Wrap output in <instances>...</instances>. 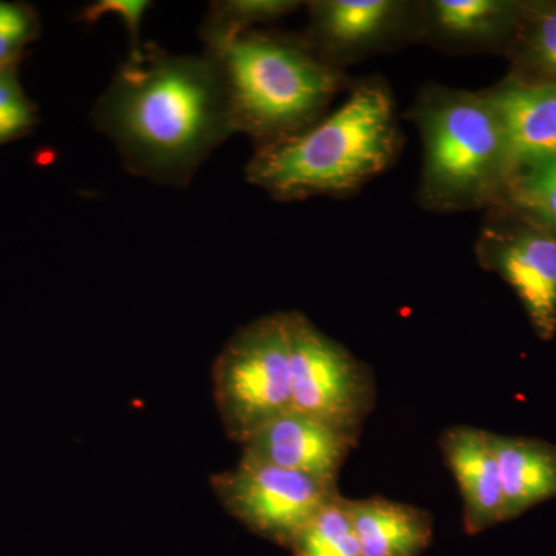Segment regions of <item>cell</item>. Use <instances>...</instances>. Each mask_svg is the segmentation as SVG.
Returning a JSON list of instances; mask_svg holds the SVG:
<instances>
[{
	"instance_id": "6da1fadb",
	"label": "cell",
	"mask_w": 556,
	"mask_h": 556,
	"mask_svg": "<svg viewBox=\"0 0 556 556\" xmlns=\"http://www.w3.org/2000/svg\"><path fill=\"white\" fill-rule=\"evenodd\" d=\"M91 121L131 175L175 188L233 134L214 54H172L153 42L119 65Z\"/></svg>"
},
{
	"instance_id": "7a4b0ae2",
	"label": "cell",
	"mask_w": 556,
	"mask_h": 556,
	"mask_svg": "<svg viewBox=\"0 0 556 556\" xmlns=\"http://www.w3.org/2000/svg\"><path fill=\"white\" fill-rule=\"evenodd\" d=\"M331 115L294 137L255 146L247 179L274 200L345 199L386 174L404 146L396 101L380 76L354 80Z\"/></svg>"
},
{
	"instance_id": "3957f363",
	"label": "cell",
	"mask_w": 556,
	"mask_h": 556,
	"mask_svg": "<svg viewBox=\"0 0 556 556\" xmlns=\"http://www.w3.org/2000/svg\"><path fill=\"white\" fill-rule=\"evenodd\" d=\"M206 51L222 70L233 134L248 135L255 146L309 129L354 84L294 33L254 28Z\"/></svg>"
},
{
	"instance_id": "277c9868",
	"label": "cell",
	"mask_w": 556,
	"mask_h": 556,
	"mask_svg": "<svg viewBox=\"0 0 556 556\" xmlns=\"http://www.w3.org/2000/svg\"><path fill=\"white\" fill-rule=\"evenodd\" d=\"M407 118L422 139L417 201L438 214L497 206L511 177L506 134L486 91L426 84Z\"/></svg>"
},
{
	"instance_id": "5b68a950",
	"label": "cell",
	"mask_w": 556,
	"mask_h": 556,
	"mask_svg": "<svg viewBox=\"0 0 556 556\" xmlns=\"http://www.w3.org/2000/svg\"><path fill=\"white\" fill-rule=\"evenodd\" d=\"M212 386L223 427L240 445L291 409L287 313L240 328L215 358Z\"/></svg>"
},
{
	"instance_id": "8992f818",
	"label": "cell",
	"mask_w": 556,
	"mask_h": 556,
	"mask_svg": "<svg viewBox=\"0 0 556 556\" xmlns=\"http://www.w3.org/2000/svg\"><path fill=\"white\" fill-rule=\"evenodd\" d=\"M287 331L292 409L361 434L376 404L371 369L298 311Z\"/></svg>"
},
{
	"instance_id": "52a82bcc",
	"label": "cell",
	"mask_w": 556,
	"mask_h": 556,
	"mask_svg": "<svg viewBox=\"0 0 556 556\" xmlns=\"http://www.w3.org/2000/svg\"><path fill=\"white\" fill-rule=\"evenodd\" d=\"M479 266L514 289L533 332L556 336V230L504 206L486 211L477 240Z\"/></svg>"
},
{
	"instance_id": "ba28073f",
	"label": "cell",
	"mask_w": 556,
	"mask_h": 556,
	"mask_svg": "<svg viewBox=\"0 0 556 556\" xmlns=\"http://www.w3.org/2000/svg\"><path fill=\"white\" fill-rule=\"evenodd\" d=\"M211 485L232 517L287 546L325 504L339 495L338 482L247 459L214 475Z\"/></svg>"
},
{
	"instance_id": "9c48e42d",
	"label": "cell",
	"mask_w": 556,
	"mask_h": 556,
	"mask_svg": "<svg viewBox=\"0 0 556 556\" xmlns=\"http://www.w3.org/2000/svg\"><path fill=\"white\" fill-rule=\"evenodd\" d=\"M303 38L332 67L417 43L419 0H313Z\"/></svg>"
},
{
	"instance_id": "30bf717a",
	"label": "cell",
	"mask_w": 556,
	"mask_h": 556,
	"mask_svg": "<svg viewBox=\"0 0 556 556\" xmlns=\"http://www.w3.org/2000/svg\"><path fill=\"white\" fill-rule=\"evenodd\" d=\"M358 437L291 408L241 444V459L338 482L340 468L356 448Z\"/></svg>"
},
{
	"instance_id": "8fae6325",
	"label": "cell",
	"mask_w": 556,
	"mask_h": 556,
	"mask_svg": "<svg viewBox=\"0 0 556 556\" xmlns=\"http://www.w3.org/2000/svg\"><path fill=\"white\" fill-rule=\"evenodd\" d=\"M522 0H420L417 43L442 53H506Z\"/></svg>"
},
{
	"instance_id": "7c38bea8",
	"label": "cell",
	"mask_w": 556,
	"mask_h": 556,
	"mask_svg": "<svg viewBox=\"0 0 556 556\" xmlns=\"http://www.w3.org/2000/svg\"><path fill=\"white\" fill-rule=\"evenodd\" d=\"M439 447L463 496L467 535H479L506 522L492 431L470 426L450 427L439 439Z\"/></svg>"
},
{
	"instance_id": "4fadbf2b",
	"label": "cell",
	"mask_w": 556,
	"mask_h": 556,
	"mask_svg": "<svg viewBox=\"0 0 556 556\" xmlns=\"http://www.w3.org/2000/svg\"><path fill=\"white\" fill-rule=\"evenodd\" d=\"M485 91L503 123L511 175L556 156L555 84L507 75Z\"/></svg>"
},
{
	"instance_id": "5bb4252c",
	"label": "cell",
	"mask_w": 556,
	"mask_h": 556,
	"mask_svg": "<svg viewBox=\"0 0 556 556\" xmlns=\"http://www.w3.org/2000/svg\"><path fill=\"white\" fill-rule=\"evenodd\" d=\"M504 495V521L556 500V444L492 433Z\"/></svg>"
},
{
	"instance_id": "9a60e30c",
	"label": "cell",
	"mask_w": 556,
	"mask_h": 556,
	"mask_svg": "<svg viewBox=\"0 0 556 556\" xmlns=\"http://www.w3.org/2000/svg\"><path fill=\"white\" fill-rule=\"evenodd\" d=\"M364 556H420L433 540V517L424 508L383 496L346 500Z\"/></svg>"
},
{
	"instance_id": "2e32d148",
	"label": "cell",
	"mask_w": 556,
	"mask_h": 556,
	"mask_svg": "<svg viewBox=\"0 0 556 556\" xmlns=\"http://www.w3.org/2000/svg\"><path fill=\"white\" fill-rule=\"evenodd\" d=\"M504 56L510 61L508 75L556 86V0H522Z\"/></svg>"
},
{
	"instance_id": "e0dca14e",
	"label": "cell",
	"mask_w": 556,
	"mask_h": 556,
	"mask_svg": "<svg viewBox=\"0 0 556 556\" xmlns=\"http://www.w3.org/2000/svg\"><path fill=\"white\" fill-rule=\"evenodd\" d=\"M302 5L295 0H218L208 7L200 38L206 50L217 49L257 25L283 20Z\"/></svg>"
},
{
	"instance_id": "ac0fdd59",
	"label": "cell",
	"mask_w": 556,
	"mask_h": 556,
	"mask_svg": "<svg viewBox=\"0 0 556 556\" xmlns=\"http://www.w3.org/2000/svg\"><path fill=\"white\" fill-rule=\"evenodd\" d=\"M295 556H364L346 497L336 495L292 541Z\"/></svg>"
},
{
	"instance_id": "d6986e66",
	"label": "cell",
	"mask_w": 556,
	"mask_h": 556,
	"mask_svg": "<svg viewBox=\"0 0 556 556\" xmlns=\"http://www.w3.org/2000/svg\"><path fill=\"white\" fill-rule=\"evenodd\" d=\"M497 206L556 230V156L515 172Z\"/></svg>"
},
{
	"instance_id": "ffe728a7",
	"label": "cell",
	"mask_w": 556,
	"mask_h": 556,
	"mask_svg": "<svg viewBox=\"0 0 556 556\" xmlns=\"http://www.w3.org/2000/svg\"><path fill=\"white\" fill-rule=\"evenodd\" d=\"M40 17L27 2L0 0V68L20 67L28 46L39 39Z\"/></svg>"
},
{
	"instance_id": "44dd1931",
	"label": "cell",
	"mask_w": 556,
	"mask_h": 556,
	"mask_svg": "<svg viewBox=\"0 0 556 556\" xmlns=\"http://www.w3.org/2000/svg\"><path fill=\"white\" fill-rule=\"evenodd\" d=\"M39 110L25 93L17 67L0 68V146L31 135Z\"/></svg>"
},
{
	"instance_id": "7402d4cb",
	"label": "cell",
	"mask_w": 556,
	"mask_h": 556,
	"mask_svg": "<svg viewBox=\"0 0 556 556\" xmlns=\"http://www.w3.org/2000/svg\"><path fill=\"white\" fill-rule=\"evenodd\" d=\"M150 7H152V2H146V0H98L80 11L78 21L91 27L102 16L118 14L130 35V56H138L142 50L141 39H139L141 22Z\"/></svg>"
}]
</instances>
